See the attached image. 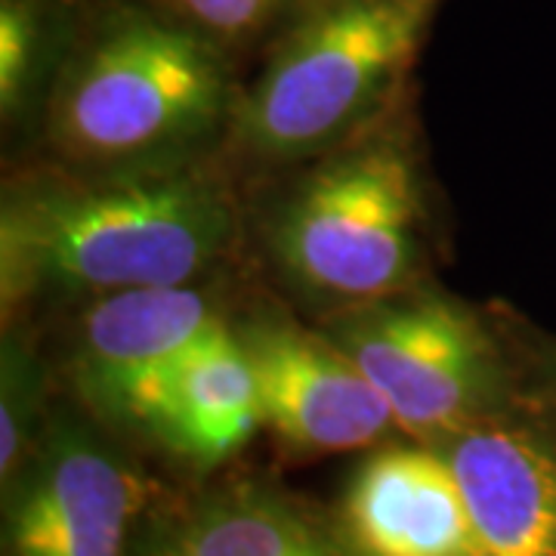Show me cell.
Here are the masks:
<instances>
[{
  "instance_id": "6da1fadb",
  "label": "cell",
  "mask_w": 556,
  "mask_h": 556,
  "mask_svg": "<svg viewBox=\"0 0 556 556\" xmlns=\"http://www.w3.org/2000/svg\"><path fill=\"white\" fill-rule=\"evenodd\" d=\"M229 229V201L189 170L22 192L0 217L3 306L189 285L214 263Z\"/></svg>"
},
{
  "instance_id": "7a4b0ae2",
  "label": "cell",
  "mask_w": 556,
  "mask_h": 556,
  "mask_svg": "<svg viewBox=\"0 0 556 556\" xmlns=\"http://www.w3.org/2000/svg\"><path fill=\"white\" fill-rule=\"evenodd\" d=\"M437 0H316L276 47L241 112V137L298 159L356 124L412 62Z\"/></svg>"
},
{
  "instance_id": "3957f363",
  "label": "cell",
  "mask_w": 556,
  "mask_h": 556,
  "mask_svg": "<svg viewBox=\"0 0 556 556\" xmlns=\"http://www.w3.org/2000/svg\"><path fill=\"white\" fill-rule=\"evenodd\" d=\"M219 105L223 72L211 47L127 13L102 28L62 84L53 137L72 159H139L201 134Z\"/></svg>"
},
{
  "instance_id": "277c9868",
  "label": "cell",
  "mask_w": 556,
  "mask_h": 556,
  "mask_svg": "<svg viewBox=\"0 0 556 556\" xmlns=\"http://www.w3.org/2000/svg\"><path fill=\"white\" fill-rule=\"evenodd\" d=\"M417 177L393 142H368L306 179L278 219L288 273L328 298L368 303L405 288L417 260Z\"/></svg>"
},
{
  "instance_id": "5b68a950",
  "label": "cell",
  "mask_w": 556,
  "mask_h": 556,
  "mask_svg": "<svg viewBox=\"0 0 556 556\" xmlns=\"http://www.w3.org/2000/svg\"><path fill=\"white\" fill-rule=\"evenodd\" d=\"M328 338L415 433L457 430L495 380V353L477 318L433 294L358 303L328 325Z\"/></svg>"
},
{
  "instance_id": "8992f818",
  "label": "cell",
  "mask_w": 556,
  "mask_h": 556,
  "mask_svg": "<svg viewBox=\"0 0 556 556\" xmlns=\"http://www.w3.org/2000/svg\"><path fill=\"white\" fill-rule=\"evenodd\" d=\"M239 338L257 375L263 424L285 442L350 452L396 424L378 387L328 334H309L294 321H251Z\"/></svg>"
},
{
  "instance_id": "52a82bcc",
  "label": "cell",
  "mask_w": 556,
  "mask_h": 556,
  "mask_svg": "<svg viewBox=\"0 0 556 556\" xmlns=\"http://www.w3.org/2000/svg\"><path fill=\"white\" fill-rule=\"evenodd\" d=\"M217 325L214 306L189 285L105 294L80 328V383L109 412L149 424L164 383Z\"/></svg>"
},
{
  "instance_id": "ba28073f",
  "label": "cell",
  "mask_w": 556,
  "mask_h": 556,
  "mask_svg": "<svg viewBox=\"0 0 556 556\" xmlns=\"http://www.w3.org/2000/svg\"><path fill=\"white\" fill-rule=\"evenodd\" d=\"M479 556H556V455L517 427H470L442 452Z\"/></svg>"
},
{
  "instance_id": "9c48e42d",
  "label": "cell",
  "mask_w": 556,
  "mask_h": 556,
  "mask_svg": "<svg viewBox=\"0 0 556 556\" xmlns=\"http://www.w3.org/2000/svg\"><path fill=\"white\" fill-rule=\"evenodd\" d=\"M139 504V479L115 457L87 442H60L13 507V554L121 556Z\"/></svg>"
},
{
  "instance_id": "30bf717a",
  "label": "cell",
  "mask_w": 556,
  "mask_h": 556,
  "mask_svg": "<svg viewBox=\"0 0 556 556\" xmlns=\"http://www.w3.org/2000/svg\"><path fill=\"white\" fill-rule=\"evenodd\" d=\"M346 526L365 556H479L448 460L424 448L365 460L346 495Z\"/></svg>"
},
{
  "instance_id": "8fae6325",
  "label": "cell",
  "mask_w": 556,
  "mask_h": 556,
  "mask_svg": "<svg viewBox=\"0 0 556 556\" xmlns=\"http://www.w3.org/2000/svg\"><path fill=\"white\" fill-rule=\"evenodd\" d=\"M263 424L257 375L239 331L219 321L189 350L164 383L146 427L177 452L217 464Z\"/></svg>"
},
{
  "instance_id": "7c38bea8",
  "label": "cell",
  "mask_w": 556,
  "mask_h": 556,
  "mask_svg": "<svg viewBox=\"0 0 556 556\" xmlns=\"http://www.w3.org/2000/svg\"><path fill=\"white\" fill-rule=\"evenodd\" d=\"M159 556H331V551L278 507L229 504L192 519Z\"/></svg>"
},
{
  "instance_id": "4fadbf2b",
  "label": "cell",
  "mask_w": 556,
  "mask_h": 556,
  "mask_svg": "<svg viewBox=\"0 0 556 556\" xmlns=\"http://www.w3.org/2000/svg\"><path fill=\"white\" fill-rule=\"evenodd\" d=\"M35 16L22 0L0 3V100L13 109L28 78V65L35 53Z\"/></svg>"
},
{
  "instance_id": "5bb4252c",
  "label": "cell",
  "mask_w": 556,
  "mask_h": 556,
  "mask_svg": "<svg viewBox=\"0 0 556 556\" xmlns=\"http://www.w3.org/2000/svg\"><path fill=\"white\" fill-rule=\"evenodd\" d=\"M179 10L217 38H248L276 16L285 0H177Z\"/></svg>"
},
{
  "instance_id": "9a60e30c",
  "label": "cell",
  "mask_w": 556,
  "mask_h": 556,
  "mask_svg": "<svg viewBox=\"0 0 556 556\" xmlns=\"http://www.w3.org/2000/svg\"><path fill=\"white\" fill-rule=\"evenodd\" d=\"M10 380V375H7ZM13 383V380H10ZM22 452V417H20V393L13 387V396H10V387L3 390V405H0V473L3 479L10 477V470L16 467Z\"/></svg>"
}]
</instances>
